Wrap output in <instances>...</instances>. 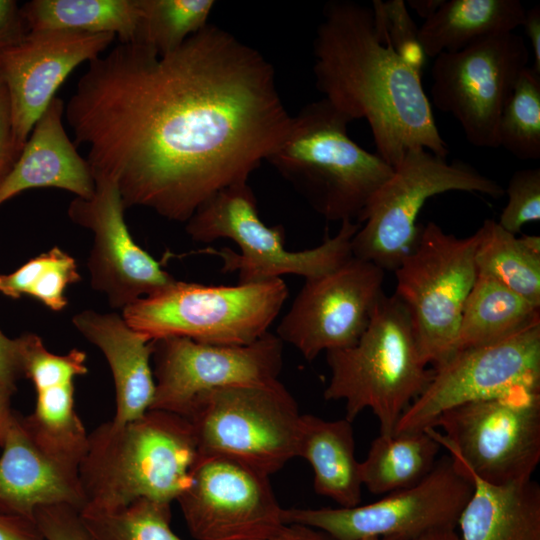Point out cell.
<instances>
[{"instance_id": "cell-21", "label": "cell", "mask_w": 540, "mask_h": 540, "mask_svg": "<svg viewBox=\"0 0 540 540\" xmlns=\"http://www.w3.org/2000/svg\"><path fill=\"white\" fill-rule=\"evenodd\" d=\"M0 456V513L34 522L44 506L69 505L82 510L79 466L41 446L14 413Z\"/></svg>"}, {"instance_id": "cell-30", "label": "cell", "mask_w": 540, "mask_h": 540, "mask_svg": "<svg viewBox=\"0 0 540 540\" xmlns=\"http://www.w3.org/2000/svg\"><path fill=\"white\" fill-rule=\"evenodd\" d=\"M477 232V274L500 282L540 307V237H516L492 219H486Z\"/></svg>"}, {"instance_id": "cell-34", "label": "cell", "mask_w": 540, "mask_h": 540, "mask_svg": "<svg viewBox=\"0 0 540 540\" xmlns=\"http://www.w3.org/2000/svg\"><path fill=\"white\" fill-rule=\"evenodd\" d=\"M95 540H182L170 526V504L138 499L112 511L81 510Z\"/></svg>"}, {"instance_id": "cell-3", "label": "cell", "mask_w": 540, "mask_h": 540, "mask_svg": "<svg viewBox=\"0 0 540 540\" xmlns=\"http://www.w3.org/2000/svg\"><path fill=\"white\" fill-rule=\"evenodd\" d=\"M198 457L192 426L177 414L149 410L123 424L104 422L88 433L79 465L82 510L112 511L141 498L171 504Z\"/></svg>"}, {"instance_id": "cell-12", "label": "cell", "mask_w": 540, "mask_h": 540, "mask_svg": "<svg viewBox=\"0 0 540 540\" xmlns=\"http://www.w3.org/2000/svg\"><path fill=\"white\" fill-rule=\"evenodd\" d=\"M472 491L470 474L447 453L412 487L348 508H284L283 522L319 529L335 540L406 539L437 529L457 528Z\"/></svg>"}, {"instance_id": "cell-14", "label": "cell", "mask_w": 540, "mask_h": 540, "mask_svg": "<svg viewBox=\"0 0 540 540\" xmlns=\"http://www.w3.org/2000/svg\"><path fill=\"white\" fill-rule=\"evenodd\" d=\"M424 391L393 434L431 428L445 411L518 388L540 391V322L500 341L455 351L432 368Z\"/></svg>"}, {"instance_id": "cell-13", "label": "cell", "mask_w": 540, "mask_h": 540, "mask_svg": "<svg viewBox=\"0 0 540 540\" xmlns=\"http://www.w3.org/2000/svg\"><path fill=\"white\" fill-rule=\"evenodd\" d=\"M528 60L525 40L514 32L443 52L431 68L432 102L457 119L470 144L498 148L501 112Z\"/></svg>"}, {"instance_id": "cell-10", "label": "cell", "mask_w": 540, "mask_h": 540, "mask_svg": "<svg viewBox=\"0 0 540 540\" xmlns=\"http://www.w3.org/2000/svg\"><path fill=\"white\" fill-rule=\"evenodd\" d=\"M478 232L459 238L435 222L420 225L417 243L394 270V295L408 313L422 360L432 368L455 350L467 297L475 283Z\"/></svg>"}, {"instance_id": "cell-37", "label": "cell", "mask_w": 540, "mask_h": 540, "mask_svg": "<svg viewBox=\"0 0 540 540\" xmlns=\"http://www.w3.org/2000/svg\"><path fill=\"white\" fill-rule=\"evenodd\" d=\"M34 523L44 540H95L84 524L80 510L69 505L39 508Z\"/></svg>"}, {"instance_id": "cell-4", "label": "cell", "mask_w": 540, "mask_h": 540, "mask_svg": "<svg viewBox=\"0 0 540 540\" xmlns=\"http://www.w3.org/2000/svg\"><path fill=\"white\" fill-rule=\"evenodd\" d=\"M350 122L324 98L308 103L265 160L328 221L358 222L393 173L348 136Z\"/></svg>"}, {"instance_id": "cell-26", "label": "cell", "mask_w": 540, "mask_h": 540, "mask_svg": "<svg viewBox=\"0 0 540 540\" xmlns=\"http://www.w3.org/2000/svg\"><path fill=\"white\" fill-rule=\"evenodd\" d=\"M525 12L519 0H445L419 28L426 57L455 52L491 35L522 26Z\"/></svg>"}, {"instance_id": "cell-18", "label": "cell", "mask_w": 540, "mask_h": 540, "mask_svg": "<svg viewBox=\"0 0 540 540\" xmlns=\"http://www.w3.org/2000/svg\"><path fill=\"white\" fill-rule=\"evenodd\" d=\"M93 177V195L75 197L67 212L75 224L93 234L88 259L91 287L102 293L112 308L122 310L176 279L134 241L117 181L106 175Z\"/></svg>"}, {"instance_id": "cell-20", "label": "cell", "mask_w": 540, "mask_h": 540, "mask_svg": "<svg viewBox=\"0 0 540 540\" xmlns=\"http://www.w3.org/2000/svg\"><path fill=\"white\" fill-rule=\"evenodd\" d=\"M22 376L35 389L33 412L23 421L34 439L53 455L80 465L88 433L74 400V381L87 374V355L74 348L66 354L50 352L36 334L18 338Z\"/></svg>"}, {"instance_id": "cell-46", "label": "cell", "mask_w": 540, "mask_h": 540, "mask_svg": "<svg viewBox=\"0 0 540 540\" xmlns=\"http://www.w3.org/2000/svg\"><path fill=\"white\" fill-rule=\"evenodd\" d=\"M393 540H462L459 533L456 531V528H445L437 529L423 533L421 535L406 538V539H395Z\"/></svg>"}, {"instance_id": "cell-29", "label": "cell", "mask_w": 540, "mask_h": 540, "mask_svg": "<svg viewBox=\"0 0 540 540\" xmlns=\"http://www.w3.org/2000/svg\"><path fill=\"white\" fill-rule=\"evenodd\" d=\"M441 448L428 428L392 435L379 434L360 462L362 485L377 495L412 487L432 470Z\"/></svg>"}, {"instance_id": "cell-1", "label": "cell", "mask_w": 540, "mask_h": 540, "mask_svg": "<svg viewBox=\"0 0 540 540\" xmlns=\"http://www.w3.org/2000/svg\"><path fill=\"white\" fill-rule=\"evenodd\" d=\"M64 119L125 208L186 223L216 192L248 181L292 115L263 54L207 24L162 56L120 43L88 62Z\"/></svg>"}, {"instance_id": "cell-17", "label": "cell", "mask_w": 540, "mask_h": 540, "mask_svg": "<svg viewBox=\"0 0 540 540\" xmlns=\"http://www.w3.org/2000/svg\"><path fill=\"white\" fill-rule=\"evenodd\" d=\"M176 501L196 540H250L283 523L270 476L223 456H199Z\"/></svg>"}, {"instance_id": "cell-23", "label": "cell", "mask_w": 540, "mask_h": 540, "mask_svg": "<svg viewBox=\"0 0 540 540\" xmlns=\"http://www.w3.org/2000/svg\"><path fill=\"white\" fill-rule=\"evenodd\" d=\"M72 323L104 355L115 390L116 424L135 420L149 411L155 392L152 343L116 313L83 310Z\"/></svg>"}, {"instance_id": "cell-38", "label": "cell", "mask_w": 540, "mask_h": 540, "mask_svg": "<svg viewBox=\"0 0 540 540\" xmlns=\"http://www.w3.org/2000/svg\"><path fill=\"white\" fill-rule=\"evenodd\" d=\"M19 154L14 142L9 97L0 77V183L15 164Z\"/></svg>"}, {"instance_id": "cell-27", "label": "cell", "mask_w": 540, "mask_h": 540, "mask_svg": "<svg viewBox=\"0 0 540 540\" xmlns=\"http://www.w3.org/2000/svg\"><path fill=\"white\" fill-rule=\"evenodd\" d=\"M28 31L110 33L120 43H137L141 0H32L21 6Z\"/></svg>"}, {"instance_id": "cell-9", "label": "cell", "mask_w": 540, "mask_h": 540, "mask_svg": "<svg viewBox=\"0 0 540 540\" xmlns=\"http://www.w3.org/2000/svg\"><path fill=\"white\" fill-rule=\"evenodd\" d=\"M448 191L493 198L505 193L500 184L463 161L449 163L427 149H411L360 216V227L352 239V255L384 271H394L417 243L418 215L426 201Z\"/></svg>"}, {"instance_id": "cell-8", "label": "cell", "mask_w": 540, "mask_h": 540, "mask_svg": "<svg viewBox=\"0 0 540 540\" xmlns=\"http://www.w3.org/2000/svg\"><path fill=\"white\" fill-rule=\"evenodd\" d=\"M302 414L278 380L200 395L186 418L199 456H223L271 476L296 457Z\"/></svg>"}, {"instance_id": "cell-47", "label": "cell", "mask_w": 540, "mask_h": 540, "mask_svg": "<svg viewBox=\"0 0 540 540\" xmlns=\"http://www.w3.org/2000/svg\"><path fill=\"white\" fill-rule=\"evenodd\" d=\"M361 540H393V538L369 537V538H364V539H361Z\"/></svg>"}, {"instance_id": "cell-16", "label": "cell", "mask_w": 540, "mask_h": 540, "mask_svg": "<svg viewBox=\"0 0 540 540\" xmlns=\"http://www.w3.org/2000/svg\"><path fill=\"white\" fill-rule=\"evenodd\" d=\"M384 274L374 263L352 256L333 271L305 280L276 335L308 361L354 345L382 293Z\"/></svg>"}, {"instance_id": "cell-15", "label": "cell", "mask_w": 540, "mask_h": 540, "mask_svg": "<svg viewBox=\"0 0 540 540\" xmlns=\"http://www.w3.org/2000/svg\"><path fill=\"white\" fill-rule=\"evenodd\" d=\"M151 343L155 392L149 410L182 417L211 390L278 380L283 364V342L270 332L246 345H212L182 337Z\"/></svg>"}, {"instance_id": "cell-40", "label": "cell", "mask_w": 540, "mask_h": 540, "mask_svg": "<svg viewBox=\"0 0 540 540\" xmlns=\"http://www.w3.org/2000/svg\"><path fill=\"white\" fill-rule=\"evenodd\" d=\"M21 376L18 338L11 339L0 330V383L16 389Z\"/></svg>"}, {"instance_id": "cell-11", "label": "cell", "mask_w": 540, "mask_h": 540, "mask_svg": "<svg viewBox=\"0 0 540 540\" xmlns=\"http://www.w3.org/2000/svg\"><path fill=\"white\" fill-rule=\"evenodd\" d=\"M428 429L480 480L493 485L528 481L540 462V391L518 388L453 407Z\"/></svg>"}, {"instance_id": "cell-28", "label": "cell", "mask_w": 540, "mask_h": 540, "mask_svg": "<svg viewBox=\"0 0 540 540\" xmlns=\"http://www.w3.org/2000/svg\"><path fill=\"white\" fill-rule=\"evenodd\" d=\"M539 322L540 307L477 274L463 308L454 352L500 341Z\"/></svg>"}, {"instance_id": "cell-31", "label": "cell", "mask_w": 540, "mask_h": 540, "mask_svg": "<svg viewBox=\"0 0 540 540\" xmlns=\"http://www.w3.org/2000/svg\"><path fill=\"white\" fill-rule=\"evenodd\" d=\"M80 280L76 260L55 246L28 260L15 271L0 274V293L13 299L31 296L58 312L68 304L66 289Z\"/></svg>"}, {"instance_id": "cell-2", "label": "cell", "mask_w": 540, "mask_h": 540, "mask_svg": "<svg viewBox=\"0 0 540 540\" xmlns=\"http://www.w3.org/2000/svg\"><path fill=\"white\" fill-rule=\"evenodd\" d=\"M316 86L351 121L365 119L377 154L393 168L411 149L446 158L421 71L381 38L372 9L348 0L328 2L313 43Z\"/></svg>"}, {"instance_id": "cell-22", "label": "cell", "mask_w": 540, "mask_h": 540, "mask_svg": "<svg viewBox=\"0 0 540 540\" xmlns=\"http://www.w3.org/2000/svg\"><path fill=\"white\" fill-rule=\"evenodd\" d=\"M65 103L54 97L35 123L15 164L0 183V206L23 191L57 188L78 198L95 190L92 170L68 137Z\"/></svg>"}, {"instance_id": "cell-35", "label": "cell", "mask_w": 540, "mask_h": 540, "mask_svg": "<svg viewBox=\"0 0 540 540\" xmlns=\"http://www.w3.org/2000/svg\"><path fill=\"white\" fill-rule=\"evenodd\" d=\"M508 202L498 224L516 235L523 225L540 220V169L516 171L505 191Z\"/></svg>"}, {"instance_id": "cell-44", "label": "cell", "mask_w": 540, "mask_h": 540, "mask_svg": "<svg viewBox=\"0 0 540 540\" xmlns=\"http://www.w3.org/2000/svg\"><path fill=\"white\" fill-rule=\"evenodd\" d=\"M14 391V388L0 383V447L5 441L15 413L11 407V398Z\"/></svg>"}, {"instance_id": "cell-39", "label": "cell", "mask_w": 540, "mask_h": 540, "mask_svg": "<svg viewBox=\"0 0 540 540\" xmlns=\"http://www.w3.org/2000/svg\"><path fill=\"white\" fill-rule=\"evenodd\" d=\"M28 32L18 3L0 0V52L19 42Z\"/></svg>"}, {"instance_id": "cell-33", "label": "cell", "mask_w": 540, "mask_h": 540, "mask_svg": "<svg viewBox=\"0 0 540 540\" xmlns=\"http://www.w3.org/2000/svg\"><path fill=\"white\" fill-rule=\"evenodd\" d=\"M498 143L521 160L540 158V74L525 67L499 119Z\"/></svg>"}, {"instance_id": "cell-24", "label": "cell", "mask_w": 540, "mask_h": 540, "mask_svg": "<svg viewBox=\"0 0 540 540\" xmlns=\"http://www.w3.org/2000/svg\"><path fill=\"white\" fill-rule=\"evenodd\" d=\"M296 457L311 466L318 495L331 499L338 507L361 504L363 485L351 421L302 414Z\"/></svg>"}, {"instance_id": "cell-7", "label": "cell", "mask_w": 540, "mask_h": 540, "mask_svg": "<svg viewBox=\"0 0 540 540\" xmlns=\"http://www.w3.org/2000/svg\"><path fill=\"white\" fill-rule=\"evenodd\" d=\"M288 295L282 278L234 286L175 280L126 306L121 316L148 341L182 337L246 345L269 332Z\"/></svg>"}, {"instance_id": "cell-42", "label": "cell", "mask_w": 540, "mask_h": 540, "mask_svg": "<svg viewBox=\"0 0 540 540\" xmlns=\"http://www.w3.org/2000/svg\"><path fill=\"white\" fill-rule=\"evenodd\" d=\"M0 540H44L34 522L0 513Z\"/></svg>"}, {"instance_id": "cell-32", "label": "cell", "mask_w": 540, "mask_h": 540, "mask_svg": "<svg viewBox=\"0 0 540 540\" xmlns=\"http://www.w3.org/2000/svg\"><path fill=\"white\" fill-rule=\"evenodd\" d=\"M213 0H141V20L136 44L157 55L181 46L203 29L215 6Z\"/></svg>"}, {"instance_id": "cell-25", "label": "cell", "mask_w": 540, "mask_h": 540, "mask_svg": "<svg viewBox=\"0 0 540 540\" xmlns=\"http://www.w3.org/2000/svg\"><path fill=\"white\" fill-rule=\"evenodd\" d=\"M470 476L473 491L457 524L462 540H540L537 482L493 485Z\"/></svg>"}, {"instance_id": "cell-36", "label": "cell", "mask_w": 540, "mask_h": 540, "mask_svg": "<svg viewBox=\"0 0 540 540\" xmlns=\"http://www.w3.org/2000/svg\"><path fill=\"white\" fill-rule=\"evenodd\" d=\"M388 40L394 51L407 63L421 71L425 54L419 41V28L403 0H377Z\"/></svg>"}, {"instance_id": "cell-19", "label": "cell", "mask_w": 540, "mask_h": 540, "mask_svg": "<svg viewBox=\"0 0 540 540\" xmlns=\"http://www.w3.org/2000/svg\"><path fill=\"white\" fill-rule=\"evenodd\" d=\"M115 39L110 33L29 31L0 52V77L9 97L18 152L68 75L101 56Z\"/></svg>"}, {"instance_id": "cell-5", "label": "cell", "mask_w": 540, "mask_h": 540, "mask_svg": "<svg viewBox=\"0 0 540 540\" xmlns=\"http://www.w3.org/2000/svg\"><path fill=\"white\" fill-rule=\"evenodd\" d=\"M331 376L326 400L345 402V418L365 409L378 419L380 434L392 435L403 413L429 384L433 369L422 360L412 325L393 294L378 297L358 341L326 352Z\"/></svg>"}, {"instance_id": "cell-6", "label": "cell", "mask_w": 540, "mask_h": 540, "mask_svg": "<svg viewBox=\"0 0 540 540\" xmlns=\"http://www.w3.org/2000/svg\"><path fill=\"white\" fill-rule=\"evenodd\" d=\"M360 224L341 222L333 237L301 251L285 247L282 226H268L259 217L256 197L247 181L231 184L206 200L186 222V232L197 242L230 239L240 249L204 250L223 260V272H238L240 284L297 275L305 280L325 275L352 255V239Z\"/></svg>"}, {"instance_id": "cell-43", "label": "cell", "mask_w": 540, "mask_h": 540, "mask_svg": "<svg viewBox=\"0 0 540 540\" xmlns=\"http://www.w3.org/2000/svg\"><path fill=\"white\" fill-rule=\"evenodd\" d=\"M522 26L530 40L534 61L532 69L540 74V6L535 5L525 12Z\"/></svg>"}, {"instance_id": "cell-45", "label": "cell", "mask_w": 540, "mask_h": 540, "mask_svg": "<svg viewBox=\"0 0 540 540\" xmlns=\"http://www.w3.org/2000/svg\"><path fill=\"white\" fill-rule=\"evenodd\" d=\"M445 0H408L406 5L410 6L416 13L427 20L444 3Z\"/></svg>"}, {"instance_id": "cell-41", "label": "cell", "mask_w": 540, "mask_h": 540, "mask_svg": "<svg viewBox=\"0 0 540 540\" xmlns=\"http://www.w3.org/2000/svg\"><path fill=\"white\" fill-rule=\"evenodd\" d=\"M250 540H335L327 533L299 523L283 522L266 534Z\"/></svg>"}]
</instances>
